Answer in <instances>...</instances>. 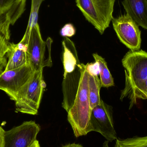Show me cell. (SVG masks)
Instances as JSON below:
<instances>
[{
	"label": "cell",
	"instance_id": "1",
	"mask_svg": "<svg viewBox=\"0 0 147 147\" xmlns=\"http://www.w3.org/2000/svg\"><path fill=\"white\" fill-rule=\"evenodd\" d=\"M64 74L63 82V95L62 106L67 111L73 105L78 89L81 75L82 63L78 57L74 44L66 37L62 42Z\"/></svg>",
	"mask_w": 147,
	"mask_h": 147
},
{
	"label": "cell",
	"instance_id": "2",
	"mask_svg": "<svg viewBox=\"0 0 147 147\" xmlns=\"http://www.w3.org/2000/svg\"><path fill=\"white\" fill-rule=\"evenodd\" d=\"M91 111L88 92V65L82 64L78 89L73 105L67 112L68 120L75 137L88 134Z\"/></svg>",
	"mask_w": 147,
	"mask_h": 147
},
{
	"label": "cell",
	"instance_id": "3",
	"mask_svg": "<svg viewBox=\"0 0 147 147\" xmlns=\"http://www.w3.org/2000/svg\"><path fill=\"white\" fill-rule=\"evenodd\" d=\"M122 63L125 69V85L121 92L122 101L147 80V52L130 51L124 56Z\"/></svg>",
	"mask_w": 147,
	"mask_h": 147
},
{
	"label": "cell",
	"instance_id": "4",
	"mask_svg": "<svg viewBox=\"0 0 147 147\" xmlns=\"http://www.w3.org/2000/svg\"><path fill=\"white\" fill-rule=\"evenodd\" d=\"M43 70L34 71L29 81L17 93L14 101L16 112L33 115L38 114L46 86Z\"/></svg>",
	"mask_w": 147,
	"mask_h": 147
},
{
	"label": "cell",
	"instance_id": "5",
	"mask_svg": "<svg viewBox=\"0 0 147 147\" xmlns=\"http://www.w3.org/2000/svg\"><path fill=\"white\" fill-rule=\"evenodd\" d=\"M115 0H76L86 20L102 34L113 20Z\"/></svg>",
	"mask_w": 147,
	"mask_h": 147
},
{
	"label": "cell",
	"instance_id": "6",
	"mask_svg": "<svg viewBox=\"0 0 147 147\" xmlns=\"http://www.w3.org/2000/svg\"><path fill=\"white\" fill-rule=\"evenodd\" d=\"M52 43V40L50 38L46 41L43 40L38 24L32 28L26 47L28 63L34 71L52 65L51 55Z\"/></svg>",
	"mask_w": 147,
	"mask_h": 147
},
{
	"label": "cell",
	"instance_id": "7",
	"mask_svg": "<svg viewBox=\"0 0 147 147\" xmlns=\"http://www.w3.org/2000/svg\"><path fill=\"white\" fill-rule=\"evenodd\" d=\"M92 131L101 134L110 142L117 139L114 126L112 107L102 100L100 104L92 110L88 133Z\"/></svg>",
	"mask_w": 147,
	"mask_h": 147
},
{
	"label": "cell",
	"instance_id": "8",
	"mask_svg": "<svg viewBox=\"0 0 147 147\" xmlns=\"http://www.w3.org/2000/svg\"><path fill=\"white\" fill-rule=\"evenodd\" d=\"M111 22L121 42L132 51H140L141 32L136 22L127 13L113 18Z\"/></svg>",
	"mask_w": 147,
	"mask_h": 147
},
{
	"label": "cell",
	"instance_id": "9",
	"mask_svg": "<svg viewBox=\"0 0 147 147\" xmlns=\"http://www.w3.org/2000/svg\"><path fill=\"white\" fill-rule=\"evenodd\" d=\"M34 71L29 64L16 69L3 71L0 75V90L14 101L17 93L29 81Z\"/></svg>",
	"mask_w": 147,
	"mask_h": 147
},
{
	"label": "cell",
	"instance_id": "10",
	"mask_svg": "<svg viewBox=\"0 0 147 147\" xmlns=\"http://www.w3.org/2000/svg\"><path fill=\"white\" fill-rule=\"evenodd\" d=\"M40 130L34 121L24 122L21 125L5 131V147H29L35 141Z\"/></svg>",
	"mask_w": 147,
	"mask_h": 147
},
{
	"label": "cell",
	"instance_id": "11",
	"mask_svg": "<svg viewBox=\"0 0 147 147\" xmlns=\"http://www.w3.org/2000/svg\"><path fill=\"white\" fill-rule=\"evenodd\" d=\"M26 0H16L8 9L0 11V34L8 40L10 38L9 27L13 25L26 9Z\"/></svg>",
	"mask_w": 147,
	"mask_h": 147
},
{
	"label": "cell",
	"instance_id": "12",
	"mask_svg": "<svg viewBox=\"0 0 147 147\" xmlns=\"http://www.w3.org/2000/svg\"><path fill=\"white\" fill-rule=\"evenodd\" d=\"M122 4L126 13L139 26L147 30V0H123Z\"/></svg>",
	"mask_w": 147,
	"mask_h": 147
},
{
	"label": "cell",
	"instance_id": "13",
	"mask_svg": "<svg viewBox=\"0 0 147 147\" xmlns=\"http://www.w3.org/2000/svg\"><path fill=\"white\" fill-rule=\"evenodd\" d=\"M7 57L8 61L4 71L12 70L28 64L26 46L20 42L9 44Z\"/></svg>",
	"mask_w": 147,
	"mask_h": 147
},
{
	"label": "cell",
	"instance_id": "14",
	"mask_svg": "<svg viewBox=\"0 0 147 147\" xmlns=\"http://www.w3.org/2000/svg\"><path fill=\"white\" fill-rule=\"evenodd\" d=\"M88 65V92L91 109L92 110L95 106L100 104L101 100L100 91L102 87L100 79L97 74L92 71L91 64Z\"/></svg>",
	"mask_w": 147,
	"mask_h": 147
},
{
	"label": "cell",
	"instance_id": "15",
	"mask_svg": "<svg viewBox=\"0 0 147 147\" xmlns=\"http://www.w3.org/2000/svg\"><path fill=\"white\" fill-rule=\"evenodd\" d=\"M92 56L98 68L102 87L108 88L114 86L115 85L114 79L104 59L97 53H93Z\"/></svg>",
	"mask_w": 147,
	"mask_h": 147
},
{
	"label": "cell",
	"instance_id": "16",
	"mask_svg": "<svg viewBox=\"0 0 147 147\" xmlns=\"http://www.w3.org/2000/svg\"><path fill=\"white\" fill-rule=\"evenodd\" d=\"M45 0H32L31 12L26 33L20 43L26 46L29 39L31 30L38 24V13L41 3Z\"/></svg>",
	"mask_w": 147,
	"mask_h": 147
},
{
	"label": "cell",
	"instance_id": "17",
	"mask_svg": "<svg viewBox=\"0 0 147 147\" xmlns=\"http://www.w3.org/2000/svg\"><path fill=\"white\" fill-rule=\"evenodd\" d=\"M114 147H147V136L116 140Z\"/></svg>",
	"mask_w": 147,
	"mask_h": 147
},
{
	"label": "cell",
	"instance_id": "18",
	"mask_svg": "<svg viewBox=\"0 0 147 147\" xmlns=\"http://www.w3.org/2000/svg\"><path fill=\"white\" fill-rule=\"evenodd\" d=\"M8 40L0 34V59H4L7 55L9 48Z\"/></svg>",
	"mask_w": 147,
	"mask_h": 147
},
{
	"label": "cell",
	"instance_id": "19",
	"mask_svg": "<svg viewBox=\"0 0 147 147\" xmlns=\"http://www.w3.org/2000/svg\"><path fill=\"white\" fill-rule=\"evenodd\" d=\"M75 28L70 23L65 25L60 31V34L63 37H71L75 34Z\"/></svg>",
	"mask_w": 147,
	"mask_h": 147
},
{
	"label": "cell",
	"instance_id": "20",
	"mask_svg": "<svg viewBox=\"0 0 147 147\" xmlns=\"http://www.w3.org/2000/svg\"><path fill=\"white\" fill-rule=\"evenodd\" d=\"M16 0H0V11L8 9Z\"/></svg>",
	"mask_w": 147,
	"mask_h": 147
},
{
	"label": "cell",
	"instance_id": "21",
	"mask_svg": "<svg viewBox=\"0 0 147 147\" xmlns=\"http://www.w3.org/2000/svg\"><path fill=\"white\" fill-rule=\"evenodd\" d=\"M5 130L0 125V147H5L4 133Z\"/></svg>",
	"mask_w": 147,
	"mask_h": 147
},
{
	"label": "cell",
	"instance_id": "22",
	"mask_svg": "<svg viewBox=\"0 0 147 147\" xmlns=\"http://www.w3.org/2000/svg\"><path fill=\"white\" fill-rule=\"evenodd\" d=\"M147 99V93L145 92H142L138 94L135 98L134 101V105L136 103V101L138 99Z\"/></svg>",
	"mask_w": 147,
	"mask_h": 147
},
{
	"label": "cell",
	"instance_id": "23",
	"mask_svg": "<svg viewBox=\"0 0 147 147\" xmlns=\"http://www.w3.org/2000/svg\"><path fill=\"white\" fill-rule=\"evenodd\" d=\"M7 62L6 58L4 59H0V70H3L5 69L7 64Z\"/></svg>",
	"mask_w": 147,
	"mask_h": 147
},
{
	"label": "cell",
	"instance_id": "24",
	"mask_svg": "<svg viewBox=\"0 0 147 147\" xmlns=\"http://www.w3.org/2000/svg\"><path fill=\"white\" fill-rule=\"evenodd\" d=\"M62 147H83L82 145L76 143H72V144H67L65 145Z\"/></svg>",
	"mask_w": 147,
	"mask_h": 147
},
{
	"label": "cell",
	"instance_id": "25",
	"mask_svg": "<svg viewBox=\"0 0 147 147\" xmlns=\"http://www.w3.org/2000/svg\"><path fill=\"white\" fill-rule=\"evenodd\" d=\"M29 147H40L39 142L38 140L34 141Z\"/></svg>",
	"mask_w": 147,
	"mask_h": 147
},
{
	"label": "cell",
	"instance_id": "26",
	"mask_svg": "<svg viewBox=\"0 0 147 147\" xmlns=\"http://www.w3.org/2000/svg\"><path fill=\"white\" fill-rule=\"evenodd\" d=\"M102 147H109V142L108 141L105 142L103 144Z\"/></svg>",
	"mask_w": 147,
	"mask_h": 147
},
{
	"label": "cell",
	"instance_id": "27",
	"mask_svg": "<svg viewBox=\"0 0 147 147\" xmlns=\"http://www.w3.org/2000/svg\"><path fill=\"white\" fill-rule=\"evenodd\" d=\"M3 71L2 70H0V75L2 73V72H3Z\"/></svg>",
	"mask_w": 147,
	"mask_h": 147
}]
</instances>
